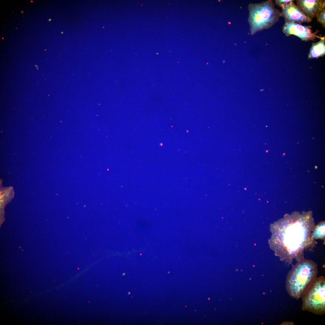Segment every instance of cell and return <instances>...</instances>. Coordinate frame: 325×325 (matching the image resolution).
Masks as SVG:
<instances>
[{"label":"cell","mask_w":325,"mask_h":325,"mask_svg":"<svg viewBox=\"0 0 325 325\" xmlns=\"http://www.w3.org/2000/svg\"><path fill=\"white\" fill-rule=\"evenodd\" d=\"M315 226L310 212L286 215L275 222L271 241L275 255L289 265L304 258V250L314 241L312 234Z\"/></svg>","instance_id":"1"},{"label":"cell","mask_w":325,"mask_h":325,"mask_svg":"<svg viewBox=\"0 0 325 325\" xmlns=\"http://www.w3.org/2000/svg\"><path fill=\"white\" fill-rule=\"evenodd\" d=\"M317 265L313 261L304 258L297 261L286 277V287L289 295L299 299L307 286L317 277Z\"/></svg>","instance_id":"2"},{"label":"cell","mask_w":325,"mask_h":325,"mask_svg":"<svg viewBox=\"0 0 325 325\" xmlns=\"http://www.w3.org/2000/svg\"><path fill=\"white\" fill-rule=\"evenodd\" d=\"M248 21L252 35L257 32L271 28L282 16V13L276 8L272 0L259 3H250Z\"/></svg>","instance_id":"3"},{"label":"cell","mask_w":325,"mask_h":325,"mask_svg":"<svg viewBox=\"0 0 325 325\" xmlns=\"http://www.w3.org/2000/svg\"><path fill=\"white\" fill-rule=\"evenodd\" d=\"M301 298L302 309L315 314L325 313V278L322 276L316 277L305 288Z\"/></svg>","instance_id":"4"},{"label":"cell","mask_w":325,"mask_h":325,"mask_svg":"<svg viewBox=\"0 0 325 325\" xmlns=\"http://www.w3.org/2000/svg\"><path fill=\"white\" fill-rule=\"evenodd\" d=\"M310 26L303 25L297 23L285 21L283 27V31L288 36L293 35L299 37L302 41L307 42L320 39L321 36L317 34L318 31L313 32Z\"/></svg>","instance_id":"5"},{"label":"cell","mask_w":325,"mask_h":325,"mask_svg":"<svg viewBox=\"0 0 325 325\" xmlns=\"http://www.w3.org/2000/svg\"><path fill=\"white\" fill-rule=\"evenodd\" d=\"M282 4L280 6L282 9V16L285 21L299 23L303 22L309 23L312 19L306 16L294 3L293 1Z\"/></svg>","instance_id":"6"},{"label":"cell","mask_w":325,"mask_h":325,"mask_svg":"<svg viewBox=\"0 0 325 325\" xmlns=\"http://www.w3.org/2000/svg\"><path fill=\"white\" fill-rule=\"evenodd\" d=\"M297 6L303 14L312 19L316 17L319 10L325 6V0H297Z\"/></svg>","instance_id":"7"},{"label":"cell","mask_w":325,"mask_h":325,"mask_svg":"<svg viewBox=\"0 0 325 325\" xmlns=\"http://www.w3.org/2000/svg\"><path fill=\"white\" fill-rule=\"evenodd\" d=\"M320 40L312 44L308 55L309 59L317 58L323 56L325 54V36H321Z\"/></svg>","instance_id":"8"},{"label":"cell","mask_w":325,"mask_h":325,"mask_svg":"<svg viewBox=\"0 0 325 325\" xmlns=\"http://www.w3.org/2000/svg\"><path fill=\"white\" fill-rule=\"evenodd\" d=\"M312 237L314 239H323L325 237V222H320L315 226L312 234Z\"/></svg>","instance_id":"9"},{"label":"cell","mask_w":325,"mask_h":325,"mask_svg":"<svg viewBox=\"0 0 325 325\" xmlns=\"http://www.w3.org/2000/svg\"><path fill=\"white\" fill-rule=\"evenodd\" d=\"M325 6L321 8L318 11L316 17L317 21L325 28Z\"/></svg>","instance_id":"10"},{"label":"cell","mask_w":325,"mask_h":325,"mask_svg":"<svg viewBox=\"0 0 325 325\" xmlns=\"http://www.w3.org/2000/svg\"><path fill=\"white\" fill-rule=\"evenodd\" d=\"M292 0H275V2L277 5L280 7L282 4L291 2Z\"/></svg>","instance_id":"11"},{"label":"cell","mask_w":325,"mask_h":325,"mask_svg":"<svg viewBox=\"0 0 325 325\" xmlns=\"http://www.w3.org/2000/svg\"><path fill=\"white\" fill-rule=\"evenodd\" d=\"M51 20V19H50L49 20V21H50Z\"/></svg>","instance_id":"12"}]
</instances>
